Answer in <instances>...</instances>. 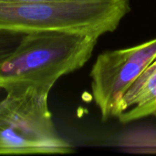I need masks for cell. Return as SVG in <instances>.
<instances>
[{
	"label": "cell",
	"mask_w": 156,
	"mask_h": 156,
	"mask_svg": "<svg viewBox=\"0 0 156 156\" xmlns=\"http://www.w3.org/2000/svg\"><path fill=\"white\" fill-rule=\"evenodd\" d=\"M59 0H0V3H21V2H48Z\"/></svg>",
	"instance_id": "52a82bcc"
},
{
	"label": "cell",
	"mask_w": 156,
	"mask_h": 156,
	"mask_svg": "<svg viewBox=\"0 0 156 156\" xmlns=\"http://www.w3.org/2000/svg\"><path fill=\"white\" fill-rule=\"evenodd\" d=\"M5 92L0 101V154L73 152L54 125L48 92L34 86L15 87Z\"/></svg>",
	"instance_id": "3957f363"
},
{
	"label": "cell",
	"mask_w": 156,
	"mask_h": 156,
	"mask_svg": "<svg viewBox=\"0 0 156 156\" xmlns=\"http://www.w3.org/2000/svg\"><path fill=\"white\" fill-rule=\"evenodd\" d=\"M130 11V0H59L0 3V30L96 29L113 32Z\"/></svg>",
	"instance_id": "7a4b0ae2"
},
{
	"label": "cell",
	"mask_w": 156,
	"mask_h": 156,
	"mask_svg": "<svg viewBox=\"0 0 156 156\" xmlns=\"http://www.w3.org/2000/svg\"><path fill=\"white\" fill-rule=\"evenodd\" d=\"M156 110V58L133 83L114 112L122 123H129L148 116Z\"/></svg>",
	"instance_id": "5b68a950"
},
{
	"label": "cell",
	"mask_w": 156,
	"mask_h": 156,
	"mask_svg": "<svg viewBox=\"0 0 156 156\" xmlns=\"http://www.w3.org/2000/svg\"><path fill=\"white\" fill-rule=\"evenodd\" d=\"M24 35L20 32L0 30V62L15 50Z\"/></svg>",
	"instance_id": "8992f818"
},
{
	"label": "cell",
	"mask_w": 156,
	"mask_h": 156,
	"mask_svg": "<svg viewBox=\"0 0 156 156\" xmlns=\"http://www.w3.org/2000/svg\"><path fill=\"white\" fill-rule=\"evenodd\" d=\"M96 29H43L26 33L0 62V89L34 86L48 93L62 76L82 68L99 38Z\"/></svg>",
	"instance_id": "6da1fadb"
},
{
	"label": "cell",
	"mask_w": 156,
	"mask_h": 156,
	"mask_svg": "<svg viewBox=\"0 0 156 156\" xmlns=\"http://www.w3.org/2000/svg\"><path fill=\"white\" fill-rule=\"evenodd\" d=\"M154 116H155V117H156V110H155V113H154Z\"/></svg>",
	"instance_id": "ba28073f"
},
{
	"label": "cell",
	"mask_w": 156,
	"mask_h": 156,
	"mask_svg": "<svg viewBox=\"0 0 156 156\" xmlns=\"http://www.w3.org/2000/svg\"><path fill=\"white\" fill-rule=\"evenodd\" d=\"M156 58V38L129 48L99 55L90 71L94 102L102 121L114 117L120 101Z\"/></svg>",
	"instance_id": "277c9868"
}]
</instances>
